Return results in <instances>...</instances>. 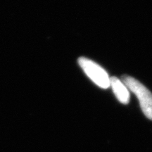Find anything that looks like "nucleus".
<instances>
[{
	"label": "nucleus",
	"mask_w": 152,
	"mask_h": 152,
	"mask_svg": "<svg viewBox=\"0 0 152 152\" xmlns=\"http://www.w3.org/2000/svg\"><path fill=\"white\" fill-rule=\"evenodd\" d=\"M122 81L126 87L137 97L141 109L148 118L152 120V94L137 80L128 75L122 77Z\"/></svg>",
	"instance_id": "f257e3e1"
},
{
	"label": "nucleus",
	"mask_w": 152,
	"mask_h": 152,
	"mask_svg": "<svg viewBox=\"0 0 152 152\" xmlns=\"http://www.w3.org/2000/svg\"><path fill=\"white\" fill-rule=\"evenodd\" d=\"M78 63L86 75L97 86L103 89H107L111 86V77L97 64L85 57H80Z\"/></svg>",
	"instance_id": "f03ea898"
},
{
	"label": "nucleus",
	"mask_w": 152,
	"mask_h": 152,
	"mask_svg": "<svg viewBox=\"0 0 152 152\" xmlns=\"http://www.w3.org/2000/svg\"><path fill=\"white\" fill-rule=\"evenodd\" d=\"M111 86L119 102L123 104H128L130 100V93L128 88L123 81L116 77H111Z\"/></svg>",
	"instance_id": "7ed1b4c3"
}]
</instances>
